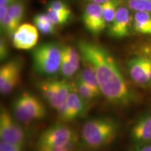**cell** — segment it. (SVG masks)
Returning a JSON list of instances; mask_svg holds the SVG:
<instances>
[{
    "label": "cell",
    "instance_id": "6da1fadb",
    "mask_svg": "<svg viewBox=\"0 0 151 151\" xmlns=\"http://www.w3.org/2000/svg\"><path fill=\"white\" fill-rule=\"evenodd\" d=\"M78 50L83 62L94 69L101 93L109 102L128 106L134 101V92L126 81L114 57L104 47L81 40L78 43Z\"/></svg>",
    "mask_w": 151,
    "mask_h": 151
},
{
    "label": "cell",
    "instance_id": "7a4b0ae2",
    "mask_svg": "<svg viewBox=\"0 0 151 151\" xmlns=\"http://www.w3.org/2000/svg\"><path fill=\"white\" fill-rule=\"evenodd\" d=\"M119 124L109 117H97L86 120L81 130V138L86 146L99 148L112 143L117 137Z\"/></svg>",
    "mask_w": 151,
    "mask_h": 151
},
{
    "label": "cell",
    "instance_id": "3957f363",
    "mask_svg": "<svg viewBox=\"0 0 151 151\" xmlns=\"http://www.w3.org/2000/svg\"><path fill=\"white\" fill-rule=\"evenodd\" d=\"M32 58L36 72L45 76H54L60 71L61 46L53 42L41 43L34 48Z\"/></svg>",
    "mask_w": 151,
    "mask_h": 151
},
{
    "label": "cell",
    "instance_id": "277c9868",
    "mask_svg": "<svg viewBox=\"0 0 151 151\" xmlns=\"http://www.w3.org/2000/svg\"><path fill=\"white\" fill-rule=\"evenodd\" d=\"M12 110L15 118L18 122L25 124L42 120L46 116V106L43 103L28 92H22L14 99Z\"/></svg>",
    "mask_w": 151,
    "mask_h": 151
},
{
    "label": "cell",
    "instance_id": "5b68a950",
    "mask_svg": "<svg viewBox=\"0 0 151 151\" xmlns=\"http://www.w3.org/2000/svg\"><path fill=\"white\" fill-rule=\"evenodd\" d=\"M37 87L44 99L57 111L65 104L68 94L73 88L72 84L65 79L55 78L41 81L37 84Z\"/></svg>",
    "mask_w": 151,
    "mask_h": 151
},
{
    "label": "cell",
    "instance_id": "8992f818",
    "mask_svg": "<svg viewBox=\"0 0 151 151\" xmlns=\"http://www.w3.org/2000/svg\"><path fill=\"white\" fill-rule=\"evenodd\" d=\"M76 135L69 126L58 123L42 132L37 141L38 148H58L65 146Z\"/></svg>",
    "mask_w": 151,
    "mask_h": 151
},
{
    "label": "cell",
    "instance_id": "52a82bcc",
    "mask_svg": "<svg viewBox=\"0 0 151 151\" xmlns=\"http://www.w3.org/2000/svg\"><path fill=\"white\" fill-rule=\"evenodd\" d=\"M0 138L1 141L24 147L25 132L14 116L5 109H1L0 114Z\"/></svg>",
    "mask_w": 151,
    "mask_h": 151
},
{
    "label": "cell",
    "instance_id": "ba28073f",
    "mask_svg": "<svg viewBox=\"0 0 151 151\" xmlns=\"http://www.w3.org/2000/svg\"><path fill=\"white\" fill-rule=\"evenodd\" d=\"M127 71L131 80L142 88H151V59L140 53L132 57L127 62Z\"/></svg>",
    "mask_w": 151,
    "mask_h": 151
},
{
    "label": "cell",
    "instance_id": "9c48e42d",
    "mask_svg": "<svg viewBox=\"0 0 151 151\" xmlns=\"http://www.w3.org/2000/svg\"><path fill=\"white\" fill-rule=\"evenodd\" d=\"M22 62L18 58L6 62L0 68V91L4 95L10 94L19 84Z\"/></svg>",
    "mask_w": 151,
    "mask_h": 151
},
{
    "label": "cell",
    "instance_id": "30bf717a",
    "mask_svg": "<svg viewBox=\"0 0 151 151\" xmlns=\"http://www.w3.org/2000/svg\"><path fill=\"white\" fill-rule=\"evenodd\" d=\"M82 21L86 29L92 35L97 36L106 29L107 22L104 17L101 4L89 3L85 7Z\"/></svg>",
    "mask_w": 151,
    "mask_h": 151
},
{
    "label": "cell",
    "instance_id": "8fae6325",
    "mask_svg": "<svg viewBox=\"0 0 151 151\" xmlns=\"http://www.w3.org/2000/svg\"><path fill=\"white\" fill-rule=\"evenodd\" d=\"M88 108V102L82 99L73 88L68 94L65 104L58 112L62 120L71 121L83 116Z\"/></svg>",
    "mask_w": 151,
    "mask_h": 151
},
{
    "label": "cell",
    "instance_id": "7c38bea8",
    "mask_svg": "<svg viewBox=\"0 0 151 151\" xmlns=\"http://www.w3.org/2000/svg\"><path fill=\"white\" fill-rule=\"evenodd\" d=\"M133 29V18L128 6L120 5L110 23L109 35L116 39H122L130 35Z\"/></svg>",
    "mask_w": 151,
    "mask_h": 151
},
{
    "label": "cell",
    "instance_id": "4fadbf2b",
    "mask_svg": "<svg viewBox=\"0 0 151 151\" xmlns=\"http://www.w3.org/2000/svg\"><path fill=\"white\" fill-rule=\"evenodd\" d=\"M39 39L38 29L29 23L20 24L12 36V43L15 48L29 50L35 48Z\"/></svg>",
    "mask_w": 151,
    "mask_h": 151
},
{
    "label": "cell",
    "instance_id": "5bb4252c",
    "mask_svg": "<svg viewBox=\"0 0 151 151\" xmlns=\"http://www.w3.org/2000/svg\"><path fill=\"white\" fill-rule=\"evenodd\" d=\"M62 58L60 72L65 78L73 76L80 68L81 56L79 50L70 45L61 46Z\"/></svg>",
    "mask_w": 151,
    "mask_h": 151
},
{
    "label": "cell",
    "instance_id": "9a60e30c",
    "mask_svg": "<svg viewBox=\"0 0 151 151\" xmlns=\"http://www.w3.org/2000/svg\"><path fill=\"white\" fill-rule=\"evenodd\" d=\"M131 137L137 144L151 142V112L143 115L134 124Z\"/></svg>",
    "mask_w": 151,
    "mask_h": 151
},
{
    "label": "cell",
    "instance_id": "2e32d148",
    "mask_svg": "<svg viewBox=\"0 0 151 151\" xmlns=\"http://www.w3.org/2000/svg\"><path fill=\"white\" fill-rule=\"evenodd\" d=\"M133 30L140 35L151 36V13L136 11L133 17Z\"/></svg>",
    "mask_w": 151,
    "mask_h": 151
},
{
    "label": "cell",
    "instance_id": "e0dca14e",
    "mask_svg": "<svg viewBox=\"0 0 151 151\" xmlns=\"http://www.w3.org/2000/svg\"><path fill=\"white\" fill-rule=\"evenodd\" d=\"M77 77L85 83L87 86H89L98 97L101 95V93L98 84L97 76L91 66L83 62V67L79 71Z\"/></svg>",
    "mask_w": 151,
    "mask_h": 151
},
{
    "label": "cell",
    "instance_id": "ac0fdd59",
    "mask_svg": "<svg viewBox=\"0 0 151 151\" xmlns=\"http://www.w3.org/2000/svg\"><path fill=\"white\" fill-rule=\"evenodd\" d=\"M33 22L38 30L43 35H50L53 33L55 29V24L47 14L35 15L33 18Z\"/></svg>",
    "mask_w": 151,
    "mask_h": 151
},
{
    "label": "cell",
    "instance_id": "d6986e66",
    "mask_svg": "<svg viewBox=\"0 0 151 151\" xmlns=\"http://www.w3.org/2000/svg\"><path fill=\"white\" fill-rule=\"evenodd\" d=\"M72 86L75 91L86 102H90L92 100L99 97L89 86H87L85 83L83 82L78 77L76 79L75 82L73 83V84H72Z\"/></svg>",
    "mask_w": 151,
    "mask_h": 151
},
{
    "label": "cell",
    "instance_id": "ffe728a7",
    "mask_svg": "<svg viewBox=\"0 0 151 151\" xmlns=\"http://www.w3.org/2000/svg\"><path fill=\"white\" fill-rule=\"evenodd\" d=\"M122 0H109L101 4L104 17L107 23L110 24L114 18L117 10L121 5Z\"/></svg>",
    "mask_w": 151,
    "mask_h": 151
},
{
    "label": "cell",
    "instance_id": "44dd1931",
    "mask_svg": "<svg viewBox=\"0 0 151 151\" xmlns=\"http://www.w3.org/2000/svg\"><path fill=\"white\" fill-rule=\"evenodd\" d=\"M9 14L19 24L21 23L24 15V5L20 1L16 0L14 3L9 5Z\"/></svg>",
    "mask_w": 151,
    "mask_h": 151
},
{
    "label": "cell",
    "instance_id": "7402d4cb",
    "mask_svg": "<svg viewBox=\"0 0 151 151\" xmlns=\"http://www.w3.org/2000/svg\"><path fill=\"white\" fill-rule=\"evenodd\" d=\"M130 10L151 13V0H126Z\"/></svg>",
    "mask_w": 151,
    "mask_h": 151
},
{
    "label": "cell",
    "instance_id": "603a6c76",
    "mask_svg": "<svg viewBox=\"0 0 151 151\" xmlns=\"http://www.w3.org/2000/svg\"><path fill=\"white\" fill-rule=\"evenodd\" d=\"M78 137L76 134L70 142L65 146L58 148H38L37 151H75L78 144Z\"/></svg>",
    "mask_w": 151,
    "mask_h": 151
},
{
    "label": "cell",
    "instance_id": "cb8c5ba5",
    "mask_svg": "<svg viewBox=\"0 0 151 151\" xmlns=\"http://www.w3.org/2000/svg\"><path fill=\"white\" fill-rule=\"evenodd\" d=\"M48 9H52L57 12L61 13V14L67 15V16H71V11L68 6L63 1H60V0H53L48 4Z\"/></svg>",
    "mask_w": 151,
    "mask_h": 151
},
{
    "label": "cell",
    "instance_id": "d4e9b609",
    "mask_svg": "<svg viewBox=\"0 0 151 151\" xmlns=\"http://www.w3.org/2000/svg\"><path fill=\"white\" fill-rule=\"evenodd\" d=\"M46 14L49 16V18L51 19V20L54 22L55 25L65 24L71 18V16L57 12V11H55L50 9H48Z\"/></svg>",
    "mask_w": 151,
    "mask_h": 151
},
{
    "label": "cell",
    "instance_id": "484cf974",
    "mask_svg": "<svg viewBox=\"0 0 151 151\" xmlns=\"http://www.w3.org/2000/svg\"><path fill=\"white\" fill-rule=\"evenodd\" d=\"M0 151H23V146L1 141Z\"/></svg>",
    "mask_w": 151,
    "mask_h": 151
},
{
    "label": "cell",
    "instance_id": "4316f807",
    "mask_svg": "<svg viewBox=\"0 0 151 151\" xmlns=\"http://www.w3.org/2000/svg\"><path fill=\"white\" fill-rule=\"evenodd\" d=\"M9 55V48L6 43L4 39L1 38V41H0V58L1 61L4 60L7 58Z\"/></svg>",
    "mask_w": 151,
    "mask_h": 151
},
{
    "label": "cell",
    "instance_id": "83f0119b",
    "mask_svg": "<svg viewBox=\"0 0 151 151\" xmlns=\"http://www.w3.org/2000/svg\"><path fill=\"white\" fill-rule=\"evenodd\" d=\"M130 151H151V142L137 144V146Z\"/></svg>",
    "mask_w": 151,
    "mask_h": 151
},
{
    "label": "cell",
    "instance_id": "f1b7e54d",
    "mask_svg": "<svg viewBox=\"0 0 151 151\" xmlns=\"http://www.w3.org/2000/svg\"><path fill=\"white\" fill-rule=\"evenodd\" d=\"M140 53L146 55L151 59V41L144 43L141 46Z\"/></svg>",
    "mask_w": 151,
    "mask_h": 151
},
{
    "label": "cell",
    "instance_id": "f546056e",
    "mask_svg": "<svg viewBox=\"0 0 151 151\" xmlns=\"http://www.w3.org/2000/svg\"><path fill=\"white\" fill-rule=\"evenodd\" d=\"M16 0H0V5H10Z\"/></svg>",
    "mask_w": 151,
    "mask_h": 151
},
{
    "label": "cell",
    "instance_id": "4dcf8cb0",
    "mask_svg": "<svg viewBox=\"0 0 151 151\" xmlns=\"http://www.w3.org/2000/svg\"><path fill=\"white\" fill-rule=\"evenodd\" d=\"M86 1H89L90 3H97V4H101L106 2V1H109V0H86Z\"/></svg>",
    "mask_w": 151,
    "mask_h": 151
}]
</instances>
